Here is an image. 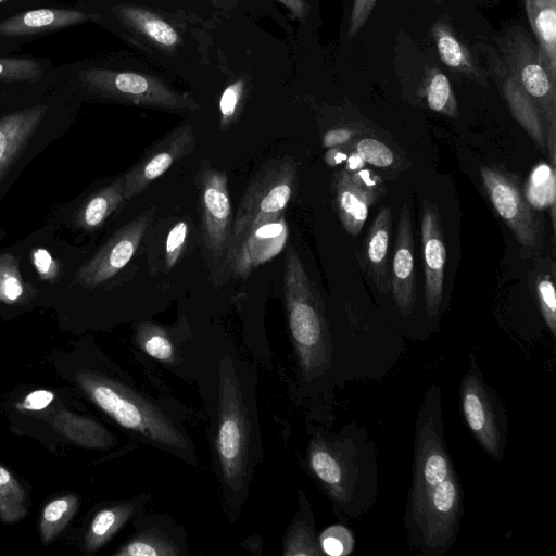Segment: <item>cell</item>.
<instances>
[{
  "instance_id": "3957f363",
  "label": "cell",
  "mask_w": 556,
  "mask_h": 556,
  "mask_svg": "<svg viewBox=\"0 0 556 556\" xmlns=\"http://www.w3.org/2000/svg\"><path fill=\"white\" fill-rule=\"evenodd\" d=\"M283 301L294 359L290 382L293 402L312 421L331 428L336 421V386L327 307L293 247L286 252Z\"/></svg>"
},
{
  "instance_id": "30bf717a",
  "label": "cell",
  "mask_w": 556,
  "mask_h": 556,
  "mask_svg": "<svg viewBox=\"0 0 556 556\" xmlns=\"http://www.w3.org/2000/svg\"><path fill=\"white\" fill-rule=\"evenodd\" d=\"M501 58L511 76L538 106L546 126L556 121V83L548 75L536 42L519 26L498 40Z\"/></svg>"
},
{
  "instance_id": "d4e9b609",
  "label": "cell",
  "mask_w": 556,
  "mask_h": 556,
  "mask_svg": "<svg viewBox=\"0 0 556 556\" xmlns=\"http://www.w3.org/2000/svg\"><path fill=\"white\" fill-rule=\"evenodd\" d=\"M47 109L42 104L34 105L0 118V181L25 151Z\"/></svg>"
},
{
  "instance_id": "1f68e13d",
  "label": "cell",
  "mask_w": 556,
  "mask_h": 556,
  "mask_svg": "<svg viewBox=\"0 0 556 556\" xmlns=\"http://www.w3.org/2000/svg\"><path fill=\"white\" fill-rule=\"evenodd\" d=\"M533 290L541 315L553 338L556 337L555 263L539 258L532 271Z\"/></svg>"
},
{
  "instance_id": "ffe728a7",
  "label": "cell",
  "mask_w": 556,
  "mask_h": 556,
  "mask_svg": "<svg viewBox=\"0 0 556 556\" xmlns=\"http://www.w3.org/2000/svg\"><path fill=\"white\" fill-rule=\"evenodd\" d=\"M112 12L135 41L147 49L174 54L184 43L177 27L151 9L119 4Z\"/></svg>"
},
{
  "instance_id": "836d02e7",
  "label": "cell",
  "mask_w": 556,
  "mask_h": 556,
  "mask_svg": "<svg viewBox=\"0 0 556 556\" xmlns=\"http://www.w3.org/2000/svg\"><path fill=\"white\" fill-rule=\"evenodd\" d=\"M421 94L431 111L448 117L457 116V100L451 83L447 76L438 68H430L427 72Z\"/></svg>"
},
{
  "instance_id": "7bdbcfd3",
  "label": "cell",
  "mask_w": 556,
  "mask_h": 556,
  "mask_svg": "<svg viewBox=\"0 0 556 556\" xmlns=\"http://www.w3.org/2000/svg\"><path fill=\"white\" fill-rule=\"evenodd\" d=\"M357 135L356 127L349 125L330 128L323 136V147L329 149L348 146Z\"/></svg>"
},
{
  "instance_id": "c3c4849f",
  "label": "cell",
  "mask_w": 556,
  "mask_h": 556,
  "mask_svg": "<svg viewBox=\"0 0 556 556\" xmlns=\"http://www.w3.org/2000/svg\"><path fill=\"white\" fill-rule=\"evenodd\" d=\"M363 159L353 150L349 153L344 169L354 173L365 167Z\"/></svg>"
},
{
  "instance_id": "52a82bcc",
  "label": "cell",
  "mask_w": 556,
  "mask_h": 556,
  "mask_svg": "<svg viewBox=\"0 0 556 556\" xmlns=\"http://www.w3.org/2000/svg\"><path fill=\"white\" fill-rule=\"evenodd\" d=\"M83 86L113 102L163 111H195L198 104L187 93L148 73L92 67L79 72Z\"/></svg>"
},
{
  "instance_id": "ab89813d",
  "label": "cell",
  "mask_w": 556,
  "mask_h": 556,
  "mask_svg": "<svg viewBox=\"0 0 556 556\" xmlns=\"http://www.w3.org/2000/svg\"><path fill=\"white\" fill-rule=\"evenodd\" d=\"M353 150L365 163L376 167H389L394 162L392 150L376 138L364 137L353 143Z\"/></svg>"
},
{
  "instance_id": "4fadbf2b",
  "label": "cell",
  "mask_w": 556,
  "mask_h": 556,
  "mask_svg": "<svg viewBox=\"0 0 556 556\" xmlns=\"http://www.w3.org/2000/svg\"><path fill=\"white\" fill-rule=\"evenodd\" d=\"M193 331L185 316L170 326L140 319L134 326L131 341L141 355L154 361L169 374L190 381L188 348Z\"/></svg>"
},
{
  "instance_id": "8d00e7d4",
  "label": "cell",
  "mask_w": 556,
  "mask_h": 556,
  "mask_svg": "<svg viewBox=\"0 0 556 556\" xmlns=\"http://www.w3.org/2000/svg\"><path fill=\"white\" fill-rule=\"evenodd\" d=\"M248 92V80L239 77L229 83L219 98V129H229L239 118Z\"/></svg>"
},
{
  "instance_id": "277c9868",
  "label": "cell",
  "mask_w": 556,
  "mask_h": 556,
  "mask_svg": "<svg viewBox=\"0 0 556 556\" xmlns=\"http://www.w3.org/2000/svg\"><path fill=\"white\" fill-rule=\"evenodd\" d=\"M100 365L79 379L96 406L140 444L186 465H198L197 445L187 429L186 407L169 395L150 393L108 361Z\"/></svg>"
},
{
  "instance_id": "5bb4252c",
  "label": "cell",
  "mask_w": 556,
  "mask_h": 556,
  "mask_svg": "<svg viewBox=\"0 0 556 556\" xmlns=\"http://www.w3.org/2000/svg\"><path fill=\"white\" fill-rule=\"evenodd\" d=\"M197 146V136L188 123H182L151 144L127 172L123 174L126 200L144 191L170 166L189 155Z\"/></svg>"
},
{
  "instance_id": "8992f818",
  "label": "cell",
  "mask_w": 556,
  "mask_h": 556,
  "mask_svg": "<svg viewBox=\"0 0 556 556\" xmlns=\"http://www.w3.org/2000/svg\"><path fill=\"white\" fill-rule=\"evenodd\" d=\"M459 407L476 442L492 459L502 462L508 438L507 412L497 392L485 382L473 353L459 382Z\"/></svg>"
},
{
  "instance_id": "7c38bea8",
  "label": "cell",
  "mask_w": 556,
  "mask_h": 556,
  "mask_svg": "<svg viewBox=\"0 0 556 556\" xmlns=\"http://www.w3.org/2000/svg\"><path fill=\"white\" fill-rule=\"evenodd\" d=\"M154 215L155 207H150L118 228L94 255L77 269L74 281L92 289L115 277L134 258Z\"/></svg>"
},
{
  "instance_id": "60d3db41",
  "label": "cell",
  "mask_w": 556,
  "mask_h": 556,
  "mask_svg": "<svg viewBox=\"0 0 556 556\" xmlns=\"http://www.w3.org/2000/svg\"><path fill=\"white\" fill-rule=\"evenodd\" d=\"M31 263L42 281L54 283L62 275V265L49 251L42 248L33 249L30 252Z\"/></svg>"
},
{
  "instance_id": "f546056e",
  "label": "cell",
  "mask_w": 556,
  "mask_h": 556,
  "mask_svg": "<svg viewBox=\"0 0 556 556\" xmlns=\"http://www.w3.org/2000/svg\"><path fill=\"white\" fill-rule=\"evenodd\" d=\"M432 36L441 61L450 68L459 72L475 81L488 85L468 49L443 22L432 26Z\"/></svg>"
},
{
  "instance_id": "b9f144b4",
  "label": "cell",
  "mask_w": 556,
  "mask_h": 556,
  "mask_svg": "<svg viewBox=\"0 0 556 556\" xmlns=\"http://www.w3.org/2000/svg\"><path fill=\"white\" fill-rule=\"evenodd\" d=\"M377 0H354L348 36L354 37L367 22Z\"/></svg>"
},
{
  "instance_id": "9a60e30c",
  "label": "cell",
  "mask_w": 556,
  "mask_h": 556,
  "mask_svg": "<svg viewBox=\"0 0 556 556\" xmlns=\"http://www.w3.org/2000/svg\"><path fill=\"white\" fill-rule=\"evenodd\" d=\"M134 532L113 556H187V530L165 513L139 514L132 521Z\"/></svg>"
},
{
  "instance_id": "681fc988",
  "label": "cell",
  "mask_w": 556,
  "mask_h": 556,
  "mask_svg": "<svg viewBox=\"0 0 556 556\" xmlns=\"http://www.w3.org/2000/svg\"><path fill=\"white\" fill-rule=\"evenodd\" d=\"M8 1H13V0H0V3L8 2Z\"/></svg>"
},
{
  "instance_id": "2e32d148",
  "label": "cell",
  "mask_w": 556,
  "mask_h": 556,
  "mask_svg": "<svg viewBox=\"0 0 556 556\" xmlns=\"http://www.w3.org/2000/svg\"><path fill=\"white\" fill-rule=\"evenodd\" d=\"M288 227L283 214L250 227L227 251L224 264L237 277H247L256 267L277 256L286 245Z\"/></svg>"
},
{
  "instance_id": "7402d4cb",
  "label": "cell",
  "mask_w": 556,
  "mask_h": 556,
  "mask_svg": "<svg viewBox=\"0 0 556 556\" xmlns=\"http://www.w3.org/2000/svg\"><path fill=\"white\" fill-rule=\"evenodd\" d=\"M191 226L187 217L160 220L148 229V266L153 275L170 271L184 256Z\"/></svg>"
},
{
  "instance_id": "8fae6325",
  "label": "cell",
  "mask_w": 556,
  "mask_h": 556,
  "mask_svg": "<svg viewBox=\"0 0 556 556\" xmlns=\"http://www.w3.org/2000/svg\"><path fill=\"white\" fill-rule=\"evenodd\" d=\"M195 180L204 245L214 261L224 260L233 222L227 175L202 160Z\"/></svg>"
},
{
  "instance_id": "ee69618b",
  "label": "cell",
  "mask_w": 556,
  "mask_h": 556,
  "mask_svg": "<svg viewBox=\"0 0 556 556\" xmlns=\"http://www.w3.org/2000/svg\"><path fill=\"white\" fill-rule=\"evenodd\" d=\"M54 399V394L47 390H36L29 393L23 401L22 406L29 410L46 408Z\"/></svg>"
},
{
  "instance_id": "7dc6e473",
  "label": "cell",
  "mask_w": 556,
  "mask_h": 556,
  "mask_svg": "<svg viewBox=\"0 0 556 556\" xmlns=\"http://www.w3.org/2000/svg\"><path fill=\"white\" fill-rule=\"evenodd\" d=\"M346 147L348 146L329 148L324 155L326 164L333 167L344 163L349 155Z\"/></svg>"
},
{
  "instance_id": "f1b7e54d",
  "label": "cell",
  "mask_w": 556,
  "mask_h": 556,
  "mask_svg": "<svg viewBox=\"0 0 556 556\" xmlns=\"http://www.w3.org/2000/svg\"><path fill=\"white\" fill-rule=\"evenodd\" d=\"M525 7L546 71L556 83V0H525Z\"/></svg>"
},
{
  "instance_id": "f6af8a7d",
  "label": "cell",
  "mask_w": 556,
  "mask_h": 556,
  "mask_svg": "<svg viewBox=\"0 0 556 556\" xmlns=\"http://www.w3.org/2000/svg\"><path fill=\"white\" fill-rule=\"evenodd\" d=\"M290 14L298 21L305 23L309 14V4L307 0H277Z\"/></svg>"
},
{
  "instance_id": "484cf974",
  "label": "cell",
  "mask_w": 556,
  "mask_h": 556,
  "mask_svg": "<svg viewBox=\"0 0 556 556\" xmlns=\"http://www.w3.org/2000/svg\"><path fill=\"white\" fill-rule=\"evenodd\" d=\"M152 495L139 493L126 500L117 501L99 509L89 525L84 540L88 553H94L108 543L126 523L132 521L146 510Z\"/></svg>"
},
{
  "instance_id": "e0dca14e",
  "label": "cell",
  "mask_w": 556,
  "mask_h": 556,
  "mask_svg": "<svg viewBox=\"0 0 556 556\" xmlns=\"http://www.w3.org/2000/svg\"><path fill=\"white\" fill-rule=\"evenodd\" d=\"M382 190L381 178L365 167L354 173L343 169L334 175V207L348 233L356 237L361 232L370 206Z\"/></svg>"
},
{
  "instance_id": "83f0119b",
  "label": "cell",
  "mask_w": 556,
  "mask_h": 556,
  "mask_svg": "<svg viewBox=\"0 0 556 556\" xmlns=\"http://www.w3.org/2000/svg\"><path fill=\"white\" fill-rule=\"evenodd\" d=\"M298 508L283 536V556L323 555L315 527L314 513L304 490H298Z\"/></svg>"
},
{
  "instance_id": "4316f807",
  "label": "cell",
  "mask_w": 556,
  "mask_h": 556,
  "mask_svg": "<svg viewBox=\"0 0 556 556\" xmlns=\"http://www.w3.org/2000/svg\"><path fill=\"white\" fill-rule=\"evenodd\" d=\"M127 201L123 175L90 194L74 214V223L83 231L100 229L106 219Z\"/></svg>"
},
{
  "instance_id": "e575fe53",
  "label": "cell",
  "mask_w": 556,
  "mask_h": 556,
  "mask_svg": "<svg viewBox=\"0 0 556 556\" xmlns=\"http://www.w3.org/2000/svg\"><path fill=\"white\" fill-rule=\"evenodd\" d=\"M78 508L76 495L58 497L45 507L40 519V534L43 544L50 543L68 523Z\"/></svg>"
},
{
  "instance_id": "ac0fdd59",
  "label": "cell",
  "mask_w": 556,
  "mask_h": 556,
  "mask_svg": "<svg viewBox=\"0 0 556 556\" xmlns=\"http://www.w3.org/2000/svg\"><path fill=\"white\" fill-rule=\"evenodd\" d=\"M421 244L425 270V308L434 320L441 312L443 299L446 247L437 203L424 200L421 205Z\"/></svg>"
},
{
  "instance_id": "d6a6232c",
  "label": "cell",
  "mask_w": 556,
  "mask_h": 556,
  "mask_svg": "<svg viewBox=\"0 0 556 556\" xmlns=\"http://www.w3.org/2000/svg\"><path fill=\"white\" fill-rule=\"evenodd\" d=\"M37 293L35 287L23 280L17 258L11 253L0 254V302L26 303Z\"/></svg>"
},
{
  "instance_id": "f35d334b",
  "label": "cell",
  "mask_w": 556,
  "mask_h": 556,
  "mask_svg": "<svg viewBox=\"0 0 556 556\" xmlns=\"http://www.w3.org/2000/svg\"><path fill=\"white\" fill-rule=\"evenodd\" d=\"M319 547L323 555L346 556L355 546L352 531L342 525L327 527L318 534Z\"/></svg>"
},
{
  "instance_id": "74e56055",
  "label": "cell",
  "mask_w": 556,
  "mask_h": 556,
  "mask_svg": "<svg viewBox=\"0 0 556 556\" xmlns=\"http://www.w3.org/2000/svg\"><path fill=\"white\" fill-rule=\"evenodd\" d=\"M43 71L39 62L27 58L0 59V80L36 83L42 77Z\"/></svg>"
},
{
  "instance_id": "603a6c76",
  "label": "cell",
  "mask_w": 556,
  "mask_h": 556,
  "mask_svg": "<svg viewBox=\"0 0 556 556\" xmlns=\"http://www.w3.org/2000/svg\"><path fill=\"white\" fill-rule=\"evenodd\" d=\"M392 213L389 206L379 210L362 243L358 258L363 270L381 294L390 291L389 251Z\"/></svg>"
},
{
  "instance_id": "ba28073f",
  "label": "cell",
  "mask_w": 556,
  "mask_h": 556,
  "mask_svg": "<svg viewBox=\"0 0 556 556\" xmlns=\"http://www.w3.org/2000/svg\"><path fill=\"white\" fill-rule=\"evenodd\" d=\"M296 184L293 159L281 156L264 163L249 184L233 217L227 251L250 227L282 215L294 195Z\"/></svg>"
},
{
  "instance_id": "bcb514c9",
  "label": "cell",
  "mask_w": 556,
  "mask_h": 556,
  "mask_svg": "<svg viewBox=\"0 0 556 556\" xmlns=\"http://www.w3.org/2000/svg\"><path fill=\"white\" fill-rule=\"evenodd\" d=\"M546 152L549 165L556 168V121L551 122L547 126Z\"/></svg>"
},
{
  "instance_id": "5b68a950",
  "label": "cell",
  "mask_w": 556,
  "mask_h": 556,
  "mask_svg": "<svg viewBox=\"0 0 556 556\" xmlns=\"http://www.w3.org/2000/svg\"><path fill=\"white\" fill-rule=\"evenodd\" d=\"M307 444L301 463L341 520L366 514L378 497L377 446L367 429L352 420L339 430L305 422Z\"/></svg>"
},
{
  "instance_id": "cb8c5ba5",
  "label": "cell",
  "mask_w": 556,
  "mask_h": 556,
  "mask_svg": "<svg viewBox=\"0 0 556 556\" xmlns=\"http://www.w3.org/2000/svg\"><path fill=\"white\" fill-rule=\"evenodd\" d=\"M99 17L76 9L42 8L12 15L0 22L1 37H27L71 27Z\"/></svg>"
},
{
  "instance_id": "6da1fadb",
  "label": "cell",
  "mask_w": 556,
  "mask_h": 556,
  "mask_svg": "<svg viewBox=\"0 0 556 556\" xmlns=\"http://www.w3.org/2000/svg\"><path fill=\"white\" fill-rule=\"evenodd\" d=\"M190 381L201 397L205 432L225 515L239 517L264 458L257 372L236 344L220 333L197 334L188 348Z\"/></svg>"
},
{
  "instance_id": "d590c367",
  "label": "cell",
  "mask_w": 556,
  "mask_h": 556,
  "mask_svg": "<svg viewBox=\"0 0 556 556\" xmlns=\"http://www.w3.org/2000/svg\"><path fill=\"white\" fill-rule=\"evenodd\" d=\"M27 514L26 493L15 478L0 466V519L16 522Z\"/></svg>"
},
{
  "instance_id": "d6986e66",
  "label": "cell",
  "mask_w": 556,
  "mask_h": 556,
  "mask_svg": "<svg viewBox=\"0 0 556 556\" xmlns=\"http://www.w3.org/2000/svg\"><path fill=\"white\" fill-rule=\"evenodd\" d=\"M390 291L403 317L413 314L416 304L414 237L410 212L404 204L400 212L396 237L390 267Z\"/></svg>"
},
{
  "instance_id": "44dd1931",
  "label": "cell",
  "mask_w": 556,
  "mask_h": 556,
  "mask_svg": "<svg viewBox=\"0 0 556 556\" xmlns=\"http://www.w3.org/2000/svg\"><path fill=\"white\" fill-rule=\"evenodd\" d=\"M489 64L490 72L496 77L513 116L536 146L546 152L547 126L538 106L511 76L500 55L490 56Z\"/></svg>"
},
{
  "instance_id": "4dcf8cb0",
  "label": "cell",
  "mask_w": 556,
  "mask_h": 556,
  "mask_svg": "<svg viewBox=\"0 0 556 556\" xmlns=\"http://www.w3.org/2000/svg\"><path fill=\"white\" fill-rule=\"evenodd\" d=\"M523 194L529 204L536 211L549 210L553 232L556 229V168L549 164L535 166L525 185Z\"/></svg>"
},
{
  "instance_id": "7a4b0ae2",
  "label": "cell",
  "mask_w": 556,
  "mask_h": 556,
  "mask_svg": "<svg viewBox=\"0 0 556 556\" xmlns=\"http://www.w3.org/2000/svg\"><path fill=\"white\" fill-rule=\"evenodd\" d=\"M464 516V488L444 434L442 389L431 383L416 413L412 481L403 525L418 556H445Z\"/></svg>"
},
{
  "instance_id": "9c48e42d",
  "label": "cell",
  "mask_w": 556,
  "mask_h": 556,
  "mask_svg": "<svg viewBox=\"0 0 556 556\" xmlns=\"http://www.w3.org/2000/svg\"><path fill=\"white\" fill-rule=\"evenodd\" d=\"M480 175L490 202L523 254L539 256L544 245V216L526 200L517 177L491 166H481Z\"/></svg>"
}]
</instances>
